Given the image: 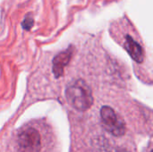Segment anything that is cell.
I'll use <instances>...</instances> for the list:
<instances>
[{
    "instance_id": "obj_1",
    "label": "cell",
    "mask_w": 153,
    "mask_h": 152,
    "mask_svg": "<svg viewBox=\"0 0 153 152\" xmlns=\"http://www.w3.org/2000/svg\"><path fill=\"white\" fill-rule=\"evenodd\" d=\"M65 99L72 108L81 112L91 108L94 101L91 89L83 80H76L68 85Z\"/></svg>"
},
{
    "instance_id": "obj_2",
    "label": "cell",
    "mask_w": 153,
    "mask_h": 152,
    "mask_svg": "<svg viewBox=\"0 0 153 152\" xmlns=\"http://www.w3.org/2000/svg\"><path fill=\"white\" fill-rule=\"evenodd\" d=\"M100 118L103 127L114 136L120 137L126 133V123L122 116L112 108L104 106L100 109Z\"/></svg>"
},
{
    "instance_id": "obj_3",
    "label": "cell",
    "mask_w": 153,
    "mask_h": 152,
    "mask_svg": "<svg viewBox=\"0 0 153 152\" xmlns=\"http://www.w3.org/2000/svg\"><path fill=\"white\" fill-rule=\"evenodd\" d=\"M117 36L119 42L128 52L132 59L137 64H143L145 59V51L140 39L135 37V33L132 30H126L121 31Z\"/></svg>"
},
{
    "instance_id": "obj_4",
    "label": "cell",
    "mask_w": 153,
    "mask_h": 152,
    "mask_svg": "<svg viewBox=\"0 0 153 152\" xmlns=\"http://www.w3.org/2000/svg\"><path fill=\"white\" fill-rule=\"evenodd\" d=\"M19 152H39L41 150V137L39 132L33 127L23 129L17 139Z\"/></svg>"
},
{
    "instance_id": "obj_5",
    "label": "cell",
    "mask_w": 153,
    "mask_h": 152,
    "mask_svg": "<svg viewBox=\"0 0 153 152\" xmlns=\"http://www.w3.org/2000/svg\"><path fill=\"white\" fill-rule=\"evenodd\" d=\"M73 54H74V47H70L66 50L60 52L55 56L53 60L52 70H53V74L56 78H59L64 75L65 68L69 64L73 56Z\"/></svg>"
},
{
    "instance_id": "obj_6",
    "label": "cell",
    "mask_w": 153,
    "mask_h": 152,
    "mask_svg": "<svg viewBox=\"0 0 153 152\" xmlns=\"http://www.w3.org/2000/svg\"><path fill=\"white\" fill-rule=\"evenodd\" d=\"M152 152H153V150H152Z\"/></svg>"
}]
</instances>
